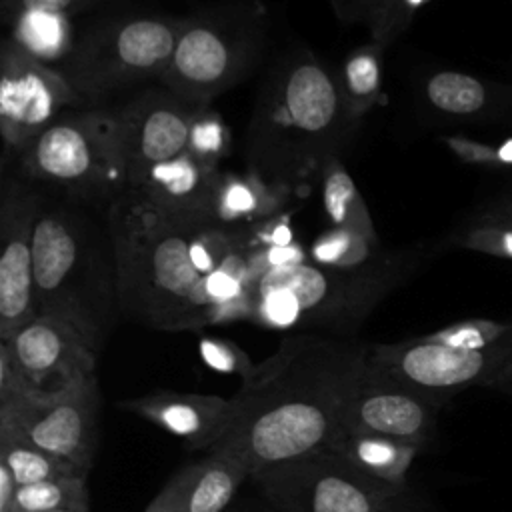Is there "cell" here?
I'll return each mask as SVG.
<instances>
[{
    "mask_svg": "<svg viewBox=\"0 0 512 512\" xmlns=\"http://www.w3.org/2000/svg\"><path fill=\"white\" fill-rule=\"evenodd\" d=\"M422 246L390 248L362 270H340L308 258L268 264L252 284V318L264 328L350 338L374 308L422 264Z\"/></svg>",
    "mask_w": 512,
    "mask_h": 512,
    "instance_id": "cell-5",
    "label": "cell"
},
{
    "mask_svg": "<svg viewBox=\"0 0 512 512\" xmlns=\"http://www.w3.org/2000/svg\"><path fill=\"white\" fill-rule=\"evenodd\" d=\"M102 0H0L2 20L8 26L18 24L30 16H52V18H70L82 14Z\"/></svg>",
    "mask_w": 512,
    "mask_h": 512,
    "instance_id": "cell-31",
    "label": "cell"
},
{
    "mask_svg": "<svg viewBox=\"0 0 512 512\" xmlns=\"http://www.w3.org/2000/svg\"><path fill=\"white\" fill-rule=\"evenodd\" d=\"M88 108L68 78L12 34L0 48V134L4 158L18 156L62 112Z\"/></svg>",
    "mask_w": 512,
    "mask_h": 512,
    "instance_id": "cell-11",
    "label": "cell"
},
{
    "mask_svg": "<svg viewBox=\"0 0 512 512\" xmlns=\"http://www.w3.org/2000/svg\"><path fill=\"white\" fill-rule=\"evenodd\" d=\"M20 172L74 204L108 206L130 184L114 110L70 108L48 124L18 156Z\"/></svg>",
    "mask_w": 512,
    "mask_h": 512,
    "instance_id": "cell-7",
    "label": "cell"
},
{
    "mask_svg": "<svg viewBox=\"0 0 512 512\" xmlns=\"http://www.w3.org/2000/svg\"><path fill=\"white\" fill-rule=\"evenodd\" d=\"M112 110L128 184L134 188L154 166L188 152L202 108L158 86L138 92Z\"/></svg>",
    "mask_w": 512,
    "mask_h": 512,
    "instance_id": "cell-13",
    "label": "cell"
},
{
    "mask_svg": "<svg viewBox=\"0 0 512 512\" xmlns=\"http://www.w3.org/2000/svg\"><path fill=\"white\" fill-rule=\"evenodd\" d=\"M440 142L464 164L486 168V170H504L512 168V140L506 144H488L466 134H442Z\"/></svg>",
    "mask_w": 512,
    "mask_h": 512,
    "instance_id": "cell-30",
    "label": "cell"
},
{
    "mask_svg": "<svg viewBox=\"0 0 512 512\" xmlns=\"http://www.w3.org/2000/svg\"><path fill=\"white\" fill-rule=\"evenodd\" d=\"M322 206L334 228H348L366 238L380 240L372 214L358 192L340 156H330L320 170Z\"/></svg>",
    "mask_w": 512,
    "mask_h": 512,
    "instance_id": "cell-24",
    "label": "cell"
},
{
    "mask_svg": "<svg viewBox=\"0 0 512 512\" xmlns=\"http://www.w3.org/2000/svg\"><path fill=\"white\" fill-rule=\"evenodd\" d=\"M278 512H384L402 488L352 468L330 448L264 466L250 476Z\"/></svg>",
    "mask_w": 512,
    "mask_h": 512,
    "instance_id": "cell-9",
    "label": "cell"
},
{
    "mask_svg": "<svg viewBox=\"0 0 512 512\" xmlns=\"http://www.w3.org/2000/svg\"><path fill=\"white\" fill-rule=\"evenodd\" d=\"M122 316L156 330L252 318L266 248L242 226L178 220L128 188L106 214Z\"/></svg>",
    "mask_w": 512,
    "mask_h": 512,
    "instance_id": "cell-1",
    "label": "cell"
},
{
    "mask_svg": "<svg viewBox=\"0 0 512 512\" xmlns=\"http://www.w3.org/2000/svg\"><path fill=\"white\" fill-rule=\"evenodd\" d=\"M366 368L364 342L316 332L284 336L230 396L234 422L224 442L246 456L252 474L326 448Z\"/></svg>",
    "mask_w": 512,
    "mask_h": 512,
    "instance_id": "cell-2",
    "label": "cell"
},
{
    "mask_svg": "<svg viewBox=\"0 0 512 512\" xmlns=\"http://www.w3.org/2000/svg\"><path fill=\"white\" fill-rule=\"evenodd\" d=\"M388 252L390 248L380 240L366 238L348 228L330 226L314 240L310 260L340 270H362L378 264Z\"/></svg>",
    "mask_w": 512,
    "mask_h": 512,
    "instance_id": "cell-26",
    "label": "cell"
},
{
    "mask_svg": "<svg viewBox=\"0 0 512 512\" xmlns=\"http://www.w3.org/2000/svg\"><path fill=\"white\" fill-rule=\"evenodd\" d=\"M56 512H82V510H56Z\"/></svg>",
    "mask_w": 512,
    "mask_h": 512,
    "instance_id": "cell-39",
    "label": "cell"
},
{
    "mask_svg": "<svg viewBox=\"0 0 512 512\" xmlns=\"http://www.w3.org/2000/svg\"><path fill=\"white\" fill-rule=\"evenodd\" d=\"M186 18L136 14L88 26L58 68L88 108L168 70Z\"/></svg>",
    "mask_w": 512,
    "mask_h": 512,
    "instance_id": "cell-8",
    "label": "cell"
},
{
    "mask_svg": "<svg viewBox=\"0 0 512 512\" xmlns=\"http://www.w3.org/2000/svg\"><path fill=\"white\" fill-rule=\"evenodd\" d=\"M200 354L206 364H210L214 370L220 372H236L242 376V380L252 372L254 364L248 360V356L234 346L232 342L218 340V338H202L200 340Z\"/></svg>",
    "mask_w": 512,
    "mask_h": 512,
    "instance_id": "cell-33",
    "label": "cell"
},
{
    "mask_svg": "<svg viewBox=\"0 0 512 512\" xmlns=\"http://www.w3.org/2000/svg\"><path fill=\"white\" fill-rule=\"evenodd\" d=\"M222 172L220 166L184 152L154 166L134 190L178 220L216 224L214 206Z\"/></svg>",
    "mask_w": 512,
    "mask_h": 512,
    "instance_id": "cell-19",
    "label": "cell"
},
{
    "mask_svg": "<svg viewBox=\"0 0 512 512\" xmlns=\"http://www.w3.org/2000/svg\"><path fill=\"white\" fill-rule=\"evenodd\" d=\"M270 14L262 0H228L186 18L160 86L198 108L240 84L262 60Z\"/></svg>",
    "mask_w": 512,
    "mask_h": 512,
    "instance_id": "cell-6",
    "label": "cell"
},
{
    "mask_svg": "<svg viewBox=\"0 0 512 512\" xmlns=\"http://www.w3.org/2000/svg\"><path fill=\"white\" fill-rule=\"evenodd\" d=\"M512 358V340L482 350H462L414 336L394 344H368V364L434 400L448 402L458 392L486 382Z\"/></svg>",
    "mask_w": 512,
    "mask_h": 512,
    "instance_id": "cell-12",
    "label": "cell"
},
{
    "mask_svg": "<svg viewBox=\"0 0 512 512\" xmlns=\"http://www.w3.org/2000/svg\"><path fill=\"white\" fill-rule=\"evenodd\" d=\"M16 480L8 466L0 462V512H12L14 506V496H16Z\"/></svg>",
    "mask_w": 512,
    "mask_h": 512,
    "instance_id": "cell-35",
    "label": "cell"
},
{
    "mask_svg": "<svg viewBox=\"0 0 512 512\" xmlns=\"http://www.w3.org/2000/svg\"><path fill=\"white\" fill-rule=\"evenodd\" d=\"M384 50L370 40L352 50L336 72L346 112L356 126L384 100Z\"/></svg>",
    "mask_w": 512,
    "mask_h": 512,
    "instance_id": "cell-22",
    "label": "cell"
},
{
    "mask_svg": "<svg viewBox=\"0 0 512 512\" xmlns=\"http://www.w3.org/2000/svg\"><path fill=\"white\" fill-rule=\"evenodd\" d=\"M452 242L464 250L482 252L512 262V224L490 216L478 218L452 236Z\"/></svg>",
    "mask_w": 512,
    "mask_h": 512,
    "instance_id": "cell-29",
    "label": "cell"
},
{
    "mask_svg": "<svg viewBox=\"0 0 512 512\" xmlns=\"http://www.w3.org/2000/svg\"><path fill=\"white\" fill-rule=\"evenodd\" d=\"M98 376L58 392H34L20 404L0 406V434H14L88 474L98 448Z\"/></svg>",
    "mask_w": 512,
    "mask_h": 512,
    "instance_id": "cell-10",
    "label": "cell"
},
{
    "mask_svg": "<svg viewBox=\"0 0 512 512\" xmlns=\"http://www.w3.org/2000/svg\"><path fill=\"white\" fill-rule=\"evenodd\" d=\"M228 144H230V136L222 118L210 112L208 108H202L192 130L188 152H192L204 162L220 166L222 156L228 154Z\"/></svg>",
    "mask_w": 512,
    "mask_h": 512,
    "instance_id": "cell-32",
    "label": "cell"
},
{
    "mask_svg": "<svg viewBox=\"0 0 512 512\" xmlns=\"http://www.w3.org/2000/svg\"><path fill=\"white\" fill-rule=\"evenodd\" d=\"M336 72L306 46L266 72L244 138L246 170L290 194L304 192L356 134Z\"/></svg>",
    "mask_w": 512,
    "mask_h": 512,
    "instance_id": "cell-3",
    "label": "cell"
},
{
    "mask_svg": "<svg viewBox=\"0 0 512 512\" xmlns=\"http://www.w3.org/2000/svg\"><path fill=\"white\" fill-rule=\"evenodd\" d=\"M0 342L28 384L40 392L52 394L96 374L98 354L74 328L54 318L36 316Z\"/></svg>",
    "mask_w": 512,
    "mask_h": 512,
    "instance_id": "cell-16",
    "label": "cell"
},
{
    "mask_svg": "<svg viewBox=\"0 0 512 512\" xmlns=\"http://www.w3.org/2000/svg\"><path fill=\"white\" fill-rule=\"evenodd\" d=\"M486 216H490V218H494V220H502V222H508V224H512V202H510V204H504V206H500L498 210H492V212H488Z\"/></svg>",
    "mask_w": 512,
    "mask_h": 512,
    "instance_id": "cell-37",
    "label": "cell"
},
{
    "mask_svg": "<svg viewBox=\"0 0 512 512\" xmlns=\"http://www.w3.org/2000/svg\"><path fill=\"white\" fill-rule=\"evenodd\" d=\"M0 462L8 466L18 486L62 476H86L72 464L36 448L34 444L14 434H0Z\"/></svg>",
    "mask_w": 512,
    "mask_h": 512,
    "instance_id": "cell-27",
    "label": "cell"
},
{
    "mask_svg": "<svg viewBox=\"0 0 512 512\" xmlns=\"http://www.w3.org/2000/svg\"><path fill=\"white\" fill-rule=\"evenodd\" d=\"M428 0H328L336 18L348 26H362L372 42L388 48L408 30L416 12Z\"/></svg>",
    "mask_w": 512,
    "mask_h": 512,
    "instance_id": "cell-23",
    "label": "cell"
},
{
    "mask_svg": "<svg viewBox=\"0 0 512 512\" xmlns=\"http://www.w3.org/2000/svg\"><path fill=\"white\" fill-rule=\"evenodd\" d=\"M384 512H394V506H392V508H388V510H384Z\"/></svg>",
    "mask_w": 512,
    "mask_h": 512,
    "instance_id": "cell-40",
    "label": "cell"
},
{
    "mask_svg": "<svg viewBox=\"0 0 512 512\" xmlns=\"http://www.w3.org/2000/svg\"><path fill=\"white\" fill-rule=\"evenodd\" d=\"M38 316L74 328L100 356L122 316L108 226L74 206L42 196L34 226Z\"/></svg>",
    "mask_w": 512,
    "mask_h": 512,
    "instance_id": "cell-4",
    "label": "cell"
},
{
    "mask_svg": "<svg viewBox=\"0 0 512 512\" xmlns=\"http://www.w3.org/2000/svg\"><path fill=\"white\" fill-rule=\"evenodd\" d=\"M234 512H278V510L266 500V504H258L256 508H244V510H234Z\"/></svg>",
    "mask_w": 512,
    "mask_h": 512,
    "instance_id": "cell-38",
    "label": "cell"
},
{
    "mask_svg": "<svg viewBox=\"0 0 512 512\" xmlns=\"http://www.w3.org/2000/svg\"><path fill=\"white\" fill-rule=\"evenodd\" d=\"M440 404L374 370L370 364L348 396L340 428L360 430L426 446L436 428Z\"/></svg>",
    "mask_w": 512,
    "mask_h": 512,
    "instance_id": "cell-15",
    "label": "cell"
},
{
    "mask_svg": "<svg viewBox=\"0 0 512 512\" xmlns=\"http://www.w3.org/2000/svg\"><path fill=\"white\" fill-rule=\"evenodd\" d=\"M484 388H492L498 392L512 394V358L486 382Z\"/></svg>",
    "mask_w": 512,
    "mask_h": 512,
    "instance_id": "cell-36",
    "label": "cell"
},
{
    "mask_svg": "<svg viewBox=\"0 0 512 512\" xmlns=\"http://www.w3.org/2000/svg\"><path fill=\"white\" fill-rule=\"evenodd\" d=\"M326 448L334 450L358 472L402 490L406 474L422 450L418 444L350 428H340Z\"/></svg>",
    "mask_w": 512,
    "mask_h": 512,
    "instance_id": "cell-20",
    "label": "cell"
},
{
    "mask_svg": "<svg viewBox=\"0 0 512 512\" xmlns=\"http://www.w3.org/2000/svg\"><path fill=\"white\" fill-rule=\"evenodd\" d=\"M34 392L38 390L28 384V380L22 376V372L14 364L6 344L0 342V406L20 404L26 398H30Z\"/></svg>",
    "mask_w": 512,
    "mask_h": 512,
    "instance_id": "cell-34",
    "label": "cell"
},
{
    "mask_svg": "<svg viewBox=\"0 0 512 512\" xmlns=\"http://www.w3.org/2000/svg\"><path fill=\"white\" fill-rule=\"evenodd\" d=\"M118 408L156 424L164 432L184 440L192 450L208 452L224 442L234 422L232 398L216 394L158 390L138 398L118 400Z\"/></svg>",
    "mask_w": 512,
    "mask_h": 512,
    "instance_id": "cell-17",
    "label": "cell"
},
{
    "mask_svg": "<svg viewBox=\"0 0 512 512\" xmlns=\"http://www.w3.org/2000/svg\"><path fill=\"white\" fill-rule=\"evenodd\" d=\"M290 192L272 186L264 178L244 172H222L214 220L222 226H246L276 216L290 200Z\"/></svg>",
    "mask_w": 512,
    "mask_h": 512,
    "instance_id": "cell-21",
    "label": "cell"
},
{
    "mask_svg": "<svg viewBox=\"0 0 512 512\" xmlns=\"http://www.w3.org/2000/svg\"><path fill=\"white\" fill-rule=\"evenodd\" d=\"M42 194L24 178H4L0 194V340L38 316L34 226Z\"/></svg>",
    "mask_w": 512,
    "mask_h": 512,
    "instance_id": "cell-14",
    "label": "cell"
},
{
    "mask_svg": "<svg viewBox=\"0 0 512 512\" xmlns=\"http://www.w3.org/2000/svg\"><path fill=\"white\" fill-rule=\"evenodd\" d=\"M426 104L448 118H474L492 104V90L480 78L458 72L440 70L426 78L422 86Z\"/></svg>",
    "mask_w": 512,
    "mask_h": 512,
    "instance_id": "cell-25",
    "label": "cell"
},
{
    "mask_svg": "<svg viewBox=\"0 0 512 512\" xmlns=\"http://www.w3.org/2000/svg\"><path fill=\"white\" fill-rule=\"evenodd\" d=\"M88 512L86 476H62L16 488L12 512Z\"/></svg>",
    "mask_w": 512,
    "mask_h": 512,
    "instance_id": "cell-28",
    "label": "cell"
},
{
    "mask_svg": "<svg viewBox=\"0 0 512 512\" xmlns=\"http://www.w3.org/2000/svg\"><path fill=\"white\" fill-rule=\"evenodd\" d=\"M252 476L246 456L224 442L206 458L182 466L144 512H226L234 494Z\"/></svg>",
    "mask_w": 512,
    "mask_h": 512,
    "instance_id": "cell-18",
    "label": "cell"
}]
</instances>
